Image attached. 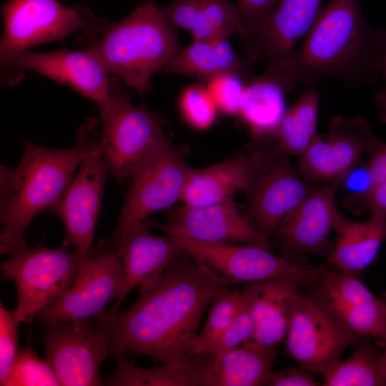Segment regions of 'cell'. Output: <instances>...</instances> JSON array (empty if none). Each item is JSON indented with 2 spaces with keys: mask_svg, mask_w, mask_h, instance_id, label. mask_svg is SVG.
<instances>
[{
  "mask_svg": "<svg viewBox=\"0 0 386 386\" xmlns=\"http://www.w3.org/2000/svg\"><path fill=\"white\" fill-rule=\"evenodd\" d=\"M335 232L329 264L333 269L360 277L386 240V220L370 217L356 222L343 216Z\"/></svg>",
  "mask_w": 386,
  "mask_h": 386,
  "instance_id": "cell-26",
  "label": "cell"
},
{
  "mask_svg": "<svg viewBox=\"0 0 386 386\" xmlns=\"http://www.w3.org/2000/svg\"><path fill=\"white\" fill-rule=\"evenodd\" d=\"M320 94L315 85L307 86L294 104L287 109L275 130L254 142L280 154L302 155L317 133Z\"/></svg>",
  "mask_w": 386,
  "mask_h": 386,
  "instance_id": "cell-29",
  "label": "cell"
},
{
  "mask_svg": "<svg viewBox=\"0 0 386 386\" xmlns=\"http://www.w3.org/2000/svg\"><path fill=\"white\" fill-rule=\"evenodd\" d=\"M179 108L184 122L192 128L204 131L215 122L219 110L204 84L186 86L179 99Z\"/></svg>",
  "mask_w": 386,
  "mask_h": 386,
  "instance_id": "cell-34",
  "label": "cell"
},
{
  "mask_svg": "<svg viewBox=\"0 0 386 386\" xmlns=\"http://www.w3.org/2000/svg\"><path fill=\"white\" fill-rule=\"evenodd\" d=\"M172 237L194 260L235 284L287 279L312 285L326 269L325 266H304L257 245L202 242L182 236Z\"/></svg>",
  "mask_w": 386,
  "mask_h": 386,
  "instance_id": "cell-10",
  "label": "cell"
},
{
  "mask_svg": "<svg viewBox=\"0 0 386 386\" xmlns=\"http://www.w3.org/2000/svg\"><path fill=\"white\" fill-rule=\"evenodd\" d=\"M364 341L348 333L308 297L295 302L286 336V350L305 371L326 373L352 345Z\"/></svg>",
  "mask_w": 386,
  "mask_h": 386,
  "instance_id": "cell-15",
  "label": "cell"
},
{
  "mask_svg": "<svg viewBox=\"0 0 386 386\" xmlns=\"http://www.w3.org/2000/svg\"><path fill=\"white\" fill-rule=\"evenodd\" d=\"M342 177L318 187L279 223L273 236L284 257L312 254L327 259L333 246L330 235L343 217L336 203Z\"/></svg>",
  "mask_w": 386,
  "mask_h": 386,
  "instance_id": "cell-17",
  "label": "cell"
},
{
  "mask_svg": "<svg viewBox=\"0 0 386 386\" xmlns=\"http://www.w3.org/2000/svg\"><path fill=\"white\" fill-rule=\"evenodd\" d=\"M244 304L241 292L227 290L217 295L211 303L205 323L192 344L193 356L206 354L211 345L231 324Z\"/></svg>",
  "mask_w": 386,
  "mask_h": 386,
  "instance_id": "cell-32",
  "label": "cell"
},
{
  "mask_svg": "<svg viewBox=\"0 0 386 386\" xmlns=\"http://www.w3.org/2000/svg\"><path fill=\"white\" fill-rule=\"evenodd\" d=\"M60 385L48 360L41 358L29 346L16 357L5 386Z\"/></svg>",
  "mask_w": 386,
  "mask_h": 386,
  "instance_id": "cell-33",
  "label": "cell"
},
{
  "mask_svg": "<svg viewBox=\"0 0 386 386\" xmlns=\"http://www.w3.org/2000/svg\"><path fill=\"white\" fill-rule=\"evenodd\" d=\"M44 325L46 358L60 385H103L99 366L112 351L106 333L94 319Z\"/></svg>",
  "mask_w": 386,
  "mask_h": 386,
  "instance_id": "cell-13",
  "label": "cell"
},
{
  "mask_svg": "<svg viewBox=\"0 0 386 386\" xmlns=\"http://www.w3.org/2000/svg\"><path fill=\"white\" fill-rule=\"evenodd\" d=\"M324 0H280L261 26L242 39L244 56L265 69L278 66L302 40Z\"/></svg>",
  "mask_w": 386,
  "mask_h": 386,
  "instance_id": "cell-20",
  "label": "cell"
},
{
  "mask_svg": "<svg viewBox=\"0 0 386 386\" xmlns=\"http://www.w3.org/2000/svg\"><path fill=\"white\" fill-rule=\"evenodd\" d=\"M254 332V322L249 310L244 304L231 324L221 336L211 345L205 355L215 357L218 354L238 347L250 340Z\"/></svg>",
  "mask_w": 386,
  "mask_h": 386,
  "instance_id": "cell-37",
  "label": "cell"
},
{
  "mask_svg": "<svg viewBox=\"0 0 386 386\" xmlns=\"http://www.w3.org/2000/svg\"><path fill=\"white\" fill-rule=\"evenodd\" d=\"M204 85L219 112L237 115L244 89V79L234 74H224L211 79Z\"/></svg>",
  "mask_w": 386,
  "mask_h": 386,
  "instance_id": "cell-35",
  "label": "cell"
},
{
  "mask_svg": "<svg viewBox=\"0 0 386 386\" xmlns=\"http://www.w3.org/2000/svg\"><path fill=\"white\" fill-rule=\"evenodd\" d=\"M1 82L14 85L31 71L63 84L96 103L104 105L109 100L118 76L110 77L99 61L84 49H62L37 52L25 50L0 60Z\"/></svg>",
  "mask_w": 386,
  "mask_h": 386,
  "instance_id": "cell-11",
  "label": "cell"
},
{
  "mask_svg": "<svg viewBox=\"0 0 386 386\" xmlns=\"http://www.w3.org/2000/svg\"><path fill=\"white\" fill-rule=\"evenodd\" d=\"M122 284L119 254L101 241L81 257L71 286L59 299L40 310L34 319L43 325L90 319L117 298Z\"/></svg>",
  "mask_w": 386,
  "mask_h": 386,
  "instance_id": "cell-12",
  "label": "cell"
},
{
  "mask_svg": "<svg viewBox=\"0 0 386 386\" xmlns=\"http://www.w3.org/2000/svg\"><path fill=\"white\" fill-rule=\"evenodd\" d=\"M84 49L104 69L139 94L182 48L179 36L153 0L137 6L124 19H103Z\"/></svg>",
  "mask_w": 386,
  "mask_h": 386,
  "instance_id": "cell-4",
  "label": "cell"
},
{
  "mask_svg": "<svg viewBox=\"0 0 386 386\" xmlns=\"http://www.w3.org/2000/svg\"><path fill=\"white\" fill-rule=\"evenodd\" d=\"M381 346L382 350L380 356V363L384 374L386 375V340Z\"/></svg>",
  "mask_w": 386,
  "mask_h": 386,
  "instance_id": "cell-44",
  "label": "cell"
},
{
  "mask_svg": "<svg viewBox=\"0 0 386 386\" xmlns=\"http://www.w3.org/2000/svg\"><path fill=\"white\" fill-rule=\"evenodd\" d=\"M152 226L171 236H182L209 243H241L270 249L274 240L257 232L240 212L233 198L201 207L183 204L171 212L165 222L148 219Z\"/></svg>",
  "mask_w": 386,
  "mask_h": 386,
  "instance_id": "cell-19",
  "label": "cell"
},
{
  "mask_svg": "<svg viewBox=\"0 0 386 386\" xmlns=\"http://www.w3.org/2000/svg\"><path fill=\"white\" fill-rule=\"evenodd\" d=\"M98 112L103 157L109 174L119 182L130 179L169 138L165 119L143 104L134 105L130 88L121 89Z\"/></svg>",
  "mask_w": 386,
  "mask_h": 386,
  "instance_id": "cell-5",
  "label": "cell"
},
{
  "mask_svg": "<svg viewBox=\"0 0 386 386\" xmlns=\"http://www.w3.org/2000/svg\"><path fill=\"white\" fill-rule=\"evenodd\" d=\"M19 322L13 311L0 304V385L5 386L18 352Z\"/></svg>",
  "mask_w": 386,
  "mask_h": 386,
  "instance_id": "cell-36",
  "label": "cell"
},
{
  "mask_svg": "<svg viewBox=\"0 0 386 386\" xmlns=\"http://www.w3.org/2000/svg\"><path fill=\"white\" fill-rule=\"evenodd\" d=\"M114 358L117 367L114 372L106 378L107 385L200 386L214 357L205 354L197 355L152 368L139 367L123 355Z\"/></svg>",
  "mask_w": 386,
  "mask_h": 386,
  "instance_id": "cell-30",
  "label": "cell"
},
{
  "mask_svg": "<svg viewBox=\"0 0 386 386\" xmlns=\"http://www.w3.org/2000/svg\"><path fill=\"white\" fill-rule=\"evenodd\" d=\"M81 255L67 244L57 249L36 246L12 255L1 264L3 277L11 279L17 291L14 315L29 322L47 305L59 299L74 282Z\"/></svg>",
  "mask_w": 386,
  "mask_h": 386,
  "instance_id": "cell-8",
  "label": "cell"
},
{
  "mask_svg": "<svg viewBox=\"0 0 386 386\" xmlns=\"http://www.w3.org/2000/svg\"><path fill=\"white\" fill-rule=\"evenodd\" d=\"M277 357L275 347L248 340L214 357L200 386L266 385Z\"/></svg>",
  "mask_w": 386,
  "mask_h": 386,
  "instance_id": "cell-25",
  "label": "cell"
},
{
  "mask_svg": "<svg viewBox=\"0 0 386 386\" xmlns=\"http://www.w3.org/2000/svg\"><path fill=\"white\" fill-rule=\"evenodd\" d=\"M234 284L185 252L139 287V297L128 310H104L94 319L106 333L114 357L181 361L194 357L192 344L205 310Z\"/></svg>",
  "mask_w": 386,
  "mask_h": 386,
  "instance_id": "cell-1",
  "label": "cell"
},
{
  "mask_svg": "<svg viewBox=\"0 0 386 386\" xmlns=\"http://www.w3.org/2000/svg\"><path fill=\"white\" fill-rule=\"evenodd\" d=\"M254 66L235 52L228 39L192 40L182 47L160 72L192 78L204 84L224 74H234L246 79L253 75Z\"/></svg>",
  "mask_w": 386,
  "mask_h": 386,
  "instance_id": "cell-23",
  "label": "cell"
},
{
  "mask_svg": "<svg viewBox=\"0 0 386 386\" xmlns=\"http://www.w3.org/2000/svg\"><path fill=\"white\" fill-rule=\"evenodd\" d=\"M298 283L287 279H266L247 283L241 295L254 322L251 340L270 347L286 338Z\"/></svg>",
  "mask_w": 386,
  "mask_h": 386,
  "instance_id": "cell-22",
  "label": "cell"
},
{
  "mask_svg": "<svg viewBox=\"0 0 386 386\" xmlns=\"http://www.w3.org/2000/svg\"><path fill=\"white\" fill-rule=\"evenodd\" d=\"M191 169L181 147L169 138L131 176L116 229L103 243L116 249L119 240L129 229L181 201Z\"/></svg>",
  "mask_w": 386,
  "mask_h": 386,
  "instance_id": "cell-9",
  "label": "cell"
},
{
  "mask_svg": "<svg viewBox=\"0 0 386 386\" xmlns=\"http://www.w3.org/2000/svg\"><path fill=\"white\" fill-rule=\"evenodd\" d=\"M108 174L101 140L81 161L64 192L48 209L61 220L66 243L81 257L91 247Z\"/></svg>",
  "mask_w": 386,
  "mask_h": 386,
  "instance_id": "cell-16",
  "label": "cell"
},
{
  "mask_svg": "<svg viewBox=\"0 0 386 386\" xmlns=\"http://www.w3.org/2000/svg\"><path fill=\"white\" fill-rule=\"evenodd\" d=\"M308 297L341 328L361 340H386V306L360 277L326 268Z\"/></svg>",
  "mask_w": 386,
  "mask_h": 386,
  "instance_id": "cell-14",
  "label": "cell"
},
{
  "mask_svg": "<svg viewBox=\"0 0 386 386\" xmlns=\"http://www.w3.org/2000/svg\"><path fill=\"white\" fill-rule=\"evenodd\" d=\"M159 7L169 24L192 40L228 39L239 29L238 9L228 0H173Z\"/></svg>",
  "mask_w": 386,
  "mask_h": 386,
  "instance_id": "cell-24",
  "label": "cell"
},
{
  "mask_svg": "<svg viewBox=\"0 0 386 386\" xmlns=\"http://www.w3.org/2000/svg\"><path fill=\"white\" fill-rule=\"evenodd\" d=\"M1 15L0 60L34 46L64 41L74 34L89 40L103 19L84 5L69 7L57 0H9Z\"/></svg>",
  "mask_w": 386,
  "mask_h": 386,
  "instance_id": "cell-7",
  "label": "cell"
},
{
  "mask_svg": "<svg viewBox=\"0 0 386 386\" xmlns=\"http://www.w3.org/2000/svg\"><path fill=\"white\" fill-rule=\"evenodd\" d=\"M365 167L372 185L386 181V142L377 139L368 152ZM372 186V187H373Z\"/></svg>",
  "mask_w": 386,
  "mask_h": 386,
  "instance_id": "cell-41",
  "label": "cell"
},
{
  "mask_svg": "<svg viewBox=\"0 0 386 386\" xmlns=\"http://www.w3.org/2000/svg\"><path fill=\"white\" fill-rule=\"evenodd\" d=\"M102 140V125L89 118L79 127L76 144L54 149L22 140L24 153L15 167L1 166L0 252L26 249L24 233L34 217L66 190L81 161Z\"/></svg>",
  "mask_w": 386,
  "mask_h": 386,
  "instance_id": "cell-3",
  "label": "cell"
},
{
  "mask_svg": "<svg viewBox=\"0 0 386 386\" xmlns=\"http://www.w3.org/2000/svg\"><path fill=\"white\" fill-rule=\"evenodd\" d=\"M280 0H234L240 17L237 32L242 39L255 31Z\"/></svg>",
  "mask_w": 386,
  "mask_h": 386,
  "instance_id": "cell-38",
  "label": "cell"
},
{
  "mask_svg": "<svg viewBox=\"0 0 386 386\" xmlns=\"http://www.w3.org/2000/svg\"><path fill=\"white\" fill-rule=\"evenodd\" d=\"M370 339L356 345L350 357L340 360L323 375L325 386H386L380 363L382 350Z\"/></svg>",
  "mask_w": 386,
  "mask_h": 386,
  "instance_id": "cell-31",
  "label": "cell"
},
{
  "mask_svg": "<svg viewBox=\"0 0 386 386\" xmlns=\"http://www.w3.org/2000/svg\"><path fill=\"white\" fill-rule=\"evenodd\" d=\"M340 184H344L347 192H350V194L347 197L363 195L373 186L365 164L361 162L343 176Z\"/></svg>",
  "mask_w": 386,
  "mask_h": 386,
  "instance_id": "cell-42",
  "label": "cell"
},
{
  "mask_svg": "<svg viewBox=\"0 0 386 386\" xmlns=\"http://www.w3.org/2000/svg\"><path fill=\"white\" fill-rule=\"evenodd\" d=\"M386 54V29L372 26L360 0H327L311 28L276 68L289 92L335 77L348 87L375 86Z\"/></svg>",
  "mask_w": 386,
  "mask_h": 386,
  "instance_id": "cell-2",
  "label": "cell"
},
{
  "mask_svg": "<svg viewBox=\"0 0 386 386\" xmlns=\"http://www.w3.org/2000/svg\"><path fill=\"white\" fill-rule=\"evenodd\" d=\"M377 138L361 117H334L326 139L317 134L300 156L299 172L307 182H325L343 177L361 162Z\"/></svg>",
  "mask_w": 386,
  "mask_h": 386,
  "instance_id": "cell-18",
  "label": "cell"
},
{
  "mask_svg": "<svg viewBox=\"0 0 386 386\" xmlns=\"http://www.w3.org/2000/svg\"><path fill=\"white\" fill-rule=\"evenodd\" d=\"M269 386H317L312 374L300 367H288L280 371H272L267 380Z\"/></svg>",
  "mask_w": 386,
  "mask_h": 386,
  "instance_id": "cell-40",
  "label": "cell"
},
{
  "mask_svg": "<svg viewBox=\"0 0 386 386\" xmlns=\"http://www.w3.org/2000/svg\"><path fill=\"white\" fill-rule=\"evenodd\" d=\"M249 174L247 150L237 153L223 162L200 169H192L181 201L189 207L223 202L245 189Z\"/></svg>",
  "mask_w": 386,
  "mask_h": 386,
  "instance_id": "cell-27",
  "label": "cell"
},
{
  "mask_svg": "<svg viewBox=\"0 0 386 386\" xmlns=\"http://www.w3.org/2000/svg\"><path fill=\"white\" fill-rule=\"evenodd\" d=\"M382 76L384 79V86L375 96V104L381 122L386 123V54L383 64Z\"/></svg>",
  "mask_w": 386,
  "mask_h": 386,
  "instance_id": "cell-43",
  "label": "cell"
},
{
  "mask_svg": "<svg viewBox=\"0 0 386 386\" xmlns=\"http://www.w3.org/2000/svg\"><path fill=\"white\" fill-rule=\"evenodd\" d=\"M247 150L249 174L242 214L257 232L271 239L279 223L318 186L300 176L287 155L255 142Z\"/></svg>",
  "mask_w": 386,
  "mask_h": 386,
  "instance_id": "cell-6",
  "label": "cell"
},
{
  "mask_svg": "<svg viewBox=\"0 0 386 386\" xmlns=\"http://www.w3.org/2000/svg\"><path fill=\"white\" fill-rule=\"evenodd\" d=\"M345 205L359 212L367 210L372 218L386 220V181L374 185L363 195L347 197Z\"/></svg>",
  "mask_w": 386,
  "mask_h": 386,
  "instance_id": "cell-39",
  "label": "cell"
},
{
  "mask_svg": "<svg viewBox=\"0 0 386 386\" xmlns=\"http://www.w3.org/2000/svg\"><path fill=\"white\" fill-rule=\"evenodd\" d=\"M380 299L382 300V302L385 303L386 306V290L381 293L380 295Z\"/></svg>",
  "mask_w": 386,
  "mask_h": 386,
  "instance_id": "cell-45",
  "label": "cell"
},
{
  "mask_svg": "<svg viewBox=\"0 0 386 386\" xmlns=\"http://www.w3.org/2000/svg\"><path fill=\"white\" fill-rule=\"evenodd\" d=\"M152 227L148 219L137 223L123 234L116 246L122 267V284L112 310H118L133 289L157 278L186 252L172 236L152 234Z\"/></svg>",
  "mask_w": 386,
  "mask_h": 386,
  "instance_id": "cell-21",
  "label": "cell"
},
{
  "mask_svg": "<svg viewBox=\"0 0 386 386\" xmlns=\"http://www.w3.org/2000/svg\"><path fill=\"white\" fill-rule=\"evenodd\" d=\"M288 93L276 70L264 69L262 74L244 79L243 96L237 116L249 129L254 141L270 135L287 109Z\"/></svg>",
  "mask_w": 386,
  "mask_h": 386,
  "instance_id": "cell-28",
  "label": "cell"
}]
</instances>
